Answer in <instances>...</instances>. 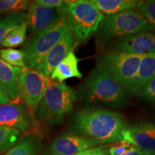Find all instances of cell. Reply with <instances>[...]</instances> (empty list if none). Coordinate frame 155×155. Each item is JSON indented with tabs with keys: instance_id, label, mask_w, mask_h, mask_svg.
<instances>
[{
	"instance_id": "83f0119b",
	"label": "cell",
	"mask_w": 155,
	"mask_h": 155,
	"mask_svg": "<svg viewBox=\"0 0 155 155\" xmlns=\"http://www.w3.org/2000/svg\"><path fill=\"white\" fill-rule=\"evenodd\" d=\"M75 155H109V153L106 147H96L78 153Z\"/></svg>"
},
{
	"instance_id": "9c48e42d",
	"label": "cell",
	"mask_w": 155,
	"mask_h": 155,
	"mask_svg": "<svg viewBox=\"0 0 155 155\" xmlns=\"http://www.w3.org/2000/svg\"><path fill=\"white\" fill-rule=\"evenodd\" d=\"M104 52L146 55L155 53V30L144 31L108 42Z\"/></svg>"
},
{
	"instance_id": "4dcf8cb0",
	"label": "cell",
	"mask_w": 155,
	"mask_h": 155,
	"mask_svg": "<svg viewBox=\"0 0 155 155\" xmlns=\"http://www.w3.org/2000/svg\"><path fill=\"white\" fill-rule=\"evenodd\" d=\"M10 98L2 91V90L0 88V105L8 104L10 102Z\"/></svg>"
},
{
	"instance_id": "277c9868",
	"label": "cell",
	"mask_w": 155,
	"mask_h": 155,
	"mask_svg": "<svg viewBox=\"0 0 155 155\" xmlns=\"http://www.w3.org/2000/svg\"><path fill=\"white\" fill-rule=\"evenodd\" d=\"M58 11L60 16L67 19L69 30L77 42H86L96 34L104 17L88 0L65 1Z\"/></svg>"
},
{
	"instance_id": "ba28073f",
	"label": "cell",
	"mask_w": 155,
	"mask_h": 155,
	"mask_svg": "<svg viewBox=\"0 0 155 155\" xmlns=\"http://www.w3.org/2000/svg\"><path fill=\"white\" fill-rule=\"evenodd\" d=\"M51 79L35 69L25 68L18 78V85L22 98L28 106H38L41 101Z\"/></svg>"
},
{
	"instance_id": "3957f363",
	"label": "cell",
	"mask_w": 155,
	"mask_h": 155,
	"mask_svg": "<svg viewBox=\"0 0 155 155\" xmlns=\"http://www.w3.org/2000/svg\"><path fill=\"white\" fill-rule=\"evenodd\" d=\"M154 30L137 8L104 16L95 34L97 49L103 50L108 42L144 31Z\"/></svg>"
},
{
	"instance_id": "4fadbf2b",
	"label": "cell",
	"mask_w": 155,
	"mask_h": 155,
	"mask_svg": "<svg viewBox=\"0 0 155 155\" xmlns=\"http://www.w3.org/2000/svg\"><path fill=\"white\" fill-rule=\"evenodd\" d=\"M75 45V39L71 31H68L61 41L55 45L45 56L35 69L50 77L58 64L73 51Z\"/></svg>"
},
{
	"instance_id": "484cf974",
	"label": "cell",
	"mask_w": 155,
	"mask_h": 155,
	"mask_svg": "<svg viewBox=\"0 0 155 155\" xmlns=\"http://www.w3.org/2000/svg\"><path fill=\"white\" fill-rule=\"evenodd\" d=\"M136 95L140 99L155 103V77L138 91Z\"/></svg>"
},
{
	"instance_id": "7a4b0ae2",
	"label": "cell",
	"mask_w": 155,
	"mask_h": 155,
	"mask_svg": "<svg viewBox=\"0 0 155 155\" xmlns=\"http://www.w3.org/2000/svg\"><path fill=\"white\" fill-rule=\"evenodd\" d=\"M81 101L123 108L130 100L129 91L107 73L96 66L78 89Z\"/></svg>"
},
{
	"instance_id": "52a82bcc",
	"label": "cell",
	"mask_w": 155,
	"mask_h": 155,
	"mask_svg": "<svg viewBox=\"0 0 155 155\" xmlns=\"http://www.w3.org/2000/svg\"><path fill=\"white\" fill-rule=\"evenodd\" d=\"M142 57V55L104 51L98 56L96 66L128 91Z\"/></svg>"
},
{
	"instance_id": "8992f818",
	"label": "cell",
	"mask_w": 155,
	"mask_h": 155,
	"mask_svg": "<svg viewBox=\"0 0 155 155\" xmlns=\"http://www.w3.org/2000/svg\"><path fill=\"white\" fill-rule=\"evenodd\" d=\"M69 30L65 17L61 16L51 26L33 36L25 45V63L26 68L35 69L50 50L61 40Z\"/></svg>"
},
{
	"instance_id": "d4e9b609",
	"label": "cell",
	"mask_w": 155,
	"mask_h": 155,
	"mask_svg": "<svg viewBox=\"0 0 155 155\" xmlns=\"http://www.w3.org/2000/svg\"><path fill=\"white\" fill-rule=\"evenodd\" d=\"M137 8L144 15L145 18L155 30V0L138 1Z\"/></svg>"
},
{
	"instance_id": "44dd1931",
	"label": "cell",
	"mask_w": 155,
	"mask_h": 155,
	"mask_svg": "<svg viewBox=\"0 0 155 155\" xmlns=\"http://www.w3.org/2000/svg\"><path fill=\"white\" fill-rule=\"evenodd\" d=\"M20 131L5 126L0 125V152L10 150L18 140Z\"/></svg>"
},
{
	"instance_id": "d6986e66",
	"label": "cell",
	"mask_w": 155,
	"mask_h": 155,
	"mask_svg": "<svg viewBox=\"0 0 155 155\" xmlns=\"http://www.w3.org/2000/svg\"><path fill=\"white\" fill-rule=\"evenodd\" d=\"M25 21V13H13L0 19V45L6 36Z\"/></svg>"
},
{
	"instance_id": "5bb4252c",
	"label": "cell",
	"mask_w": 155,
	"mask_h": 155,
	"mask_svg": "<svg viewBox=\"0 0 155 155\" xmlns=\"http://www.w3.org/2000/svg\"><path fill=\"white\" fill-rule=\"evenodd\" d=\"M60 17L58 9L43 7L35 2L29 6L25 21L30 32L35 35L49 28Z\"/></svg>"
},
{
	"instance_id": "e0dca14e",
	"label": "cell",
	"mask_w": 155,
	"mask_h": 155,
	"mask_svg": "<svg viewBox=\"0 0 155 155\" xmlns=\"http://www.w3.org/2000/svg\"><path fill=\"white\" fill-rule=\"evenodd\" d=\"M78 63L79 59L73 50L54 69L50 76V79L63 83L64 81L72 78H81L83 75L78 69Z\"/></svg>"
},
{
	"instance_id": "7402d4cb",
	"label": "cell",
	"mask_w": 155,
	"mask_h": 155,
	"mask_svg": "<svg viewBox=\"0 0 155 155\" xmlns=\"http://www.w3.org/2000/svg\"><path fill=\"white\" fill-rule=\"evenodd\" d=\"M0 58L12 66L25 68V53L22 50L7 48L0 51Z\"/></svg>"
},
{
	"instance_id": "8fae6325",
	"label": "cell",
	"mask_w": 155,
	"mask_h": 155,
	"mask_svg": "<svg viewBox=\"0 0 155 155\" xmlns=\"http://www.w3.org/2000/svg\"><path fill=\"white\" fill-rule=\"evenodd\" d=\"M123 139L144 155H155V125L153 124L141 122L127 127Z\"/></svg>"
},
{
	"instance_id": "2e32d148",
	"label": "cell",
	"mask_w": 155,
	"mask_h": 155,
	"mask_svg": "<svg viewBox=\"0 0 155 155\" xmlns=\"http://www.w3.org/2000/svg\"><path fill=\"white\" fill-rule=\"evenodd\" d=\"M155 77V53L143 55L137 74L134 78L128 91L136 94L149 81Z\"/></svg>"
},
{
	"instance_id": "ac0fdd59",
	"label": "cell",
	"mask_w": 155,
	"mask_h": 155,
	"mask_svg": "<svg viewBox=\"0 0 155 155\" xmlns=\"http://www.w3.org/2000/svg\"><path fill=\"white\" fill-rule=\"evenodd\" d=\"M92 6L106 16L119 14L128 9L137 8V0H88Z\"/></svg>"
},
{
	"instance_id": "9a60e30c",
	"label": "cell",
	"mask_w": 155,
	"mask_h": 155,
	"mask_svg": "<svg viewBox=\"0 0 155 155\" xmlns=\"http://www.w3.org/2000/svg\"><path fill=\"white\" fill-rule=\"evenodd\" d=\"M23 68L12 66L0 58V88L15 102L22 98L18 85V78Z\"/></svg>"
},
{
	"instance_id": "6da1fadb",
	"label": "cell",
	"mask_w": 155,
	"mask_h": 155,
	"mask_svg": "<svg viewBox=\"0 0 155 155\" xmlns=\"http://www.w3.org/2000/svg\"><path fill=\"white\" fill-rule=\"evenodd\" d=\"M71 129L99 144H114L124 140L127 127L121 114L106 108L89 107L77 111Z\"/></svg>"
},
{
	"instance_id": "7c38bea8",
	"label": "cell",
	"mask_w": 155,
	"mask_h": 155,
	"mask_svg": "<svg viewBox=\"0 0 155 155\" xmlns=\"http://www.w3.org/2000/svg\"><path fill=\"white\" fill-rule=\"evenodd\" d=\"M0 125L26 133L32 129V121L23 104L9 102L0 105Z\"/></svg>"
},
{
	"instance_id": "603a6c76",
	"label": "cell",
	"mask_w": 155,
	"mask_h": 155,
	"mask_svg": "<svg viewBox=\"0 0 155 155\" xmlns=\"http://www.w3.org/2000/svg\"><path fill=\"white\" fill-rule=\"evenodd\" d=\"M30 5L26 0H0V14L22 13L28 9Z\"/></svg>"
},
{
	"instance_id": "f546056e",
	"label": "cell",
	"mask_w": 155,
	"mask_h": 155,
	"mask_svg": "<svg viewBox=\"0 0 155 155\" xmlns=\"http://www.w3.org/2000/svg\"><path fill=\"white\" fill-rule=\"evenodd\" d=\"M121 155H144L138 148H137L135 146L132 144L129 150H127L123 154Z\"/></svg>"
},
{
	"instance_id": "30bf717a",
	"label": "cell",
	"mask_w": 155,
	"mask_h": 155,
	"mask_svg": "<svg viewBox=\"0 0 155 155\" xmlns=\"http://www.w3.org/2000/svg\"><path fill=\"white\" fill-rule=\"evenodd\" d=\"M100 144L94 139L73 133L60 136L50 143L48 155H75Z\"/></svg>"
},
{
	"instance_id": "f1b7e54d",
	"label": "cell",
	"mask_w": 155,
	"mask_h": 155,
	"mask_svg": "<svg viewBox=\"0 0 155 155\" xmlns=\"http://www.w3.org/2000/svg\"><path fill=\"white\" fill-rule=\"evenodd\" d=\"M35 2L38 5L48 7L50 9H60L64 5L65 1L62 0H37Z\"/></svg>"
},
{
	"instance_id": "ffe728a7",
	"label": "cell",
	"mask_w": 155,
	"mask_h": 155,
	"mask_svg": "<svg viewBox=\"0 0 155 155\" xmlns=\"http://www.w3.org/2000/svg\"><path fill=\"white\" fill-rule=\"evenodd\" d=\"M27 30L28 25L26 21H25L6 36L2 42V45L5 48H13L22 45L26 39Z\"/></svg>"
},
{
	"instance_id": "5b68a950",
	"label": "cell",
	"mask_w": 155,
	"mask_h": 155,
	"mask_svg": "<svg viewBox=\"0 0 155 155\" xmlns=\"http://www.w3.org/2000/svg\"><path fill=\"white\" fill-rule=\"evenodd\" d=\"M77 97L64 83H52L37 106V118L49 125L59 124L73 111Z\"/></svg>"
},
{
	"instance_id": "4316f807",
	"label": "cell",
	"mask_w": 155,
	"mask_h": 155,
	"mask_svg": "<svg viewBox=\"0 0 155 155\" xmlns=\"http://www.w3.org/2000/svg\"><path fill=\"white\" fill-rule=\"evenodd\" d=\"M132 144L125 140L118 141L111 145L108 150V153H109V155H121L127 150H129Z\"/></svg>"
},
{
	"instance_id": "cb8c5ba5",
	"label": "cell",
	"mask_w": 155,
	"mask_h": 155,
	"mask_svg": "<svg viewBox=\"0 0 155 155\" xmlns=\"http://www.w3.org/2000/svg\"><path fill=\"white\" fill-rule=\"evenodd\" d=\"M36 144L30 139L23 140L12 147L5 155H35Z\"/></svg>"
}]
</instances>
